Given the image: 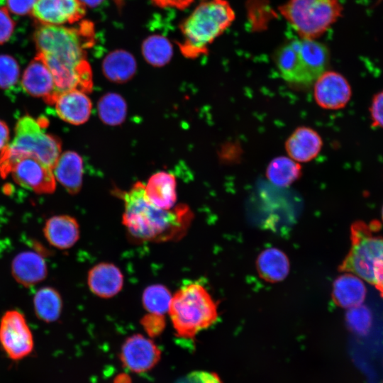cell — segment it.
Wrapping results in <instances>:
<instances>
[{
	"instance_id": "cell-1",
	"label": "cell",
	"mask_w": 383,
	"mask_h": 383,
	"mask_svg": "<svg viewBox=\"0 0 383 383\" xmlns=\"http://www.w3.org/2000/svg\"><path fill=\"white\" fill-rule=\"evenodd\" d=\"M94 24L82 21L75 27L41 25L35 32L37 55L50 69L57 93L92 89V72L87 51L95 43Z\"/></svg>"
},
{
	"instance_id": "cell-2",
	"label": "cell",
	"mask_w": 383,
	"mask_h": 383,
	"mask_svg": "<svg viewBox=\"0 0 383 383\" xmlns=\"http://www.w3.org/2000/svg\"><path fill=\"white\" fill-rule=\"evenodd\" d=\"M117 194L124 204L122 223L131 238L142 242L175 241L187 232L193 218L187 206L160 209L148 199L145 185L139 182L130 190Z\"/></svg>"
},
{
	"instance_id": "cell-3",
	"label": "cell",
	"mask_w": 383,
	"mask_h": 383,
	"mask_svg": "<svg viewBox=\"0 0 383 383\" xmlns=\"http://www.w3.org/2000/svg\"><path fill=\"white\" fill-rule=\"evenodd\" d=\"M235 11L227 0H204L180 26L178 46L189 58L204 55L208 47L233 23Z\"/></svg>"
},
{
	"instance_id": "cell-4",
	"label": "cell",
	"mask_w": 383,
	"mask_h": 383,
	"mask_svg": "<svg viewBox=\"0 0 383 383\" xmlns=\"http://www.w3.org/2000/svg\"><path fill=\"white\" fill-rule=\"evenodd\" d=\"M330 60L329 50L316 40L297 38L280 45L273 60L281 77L287 82L308 85L323 73Z\"/></svg>"
},
{
	"instance_id": "cell-5",
	"label": "cell",
	"mask_w": 383,
	"mask_h": 383,
	"mask_svg": "<svg viewBox=\"0 0 383 383\" xmlns=\"http://www.w3.org/2000/svg\"><path fill=\"white\" fill-rule=\"evenodd\" d=\"M168 313L176 335L192 339L218 319V305L201 284L192 282L180 288L172 296Z\"/></svg>"
},
{
	"instance_id": "cell-6",
	"label": "cell",
	"mask_w": 383,
	"mask_h": 383,
	"mask_svg": "<svg viewBox=\"0 0 383 383\" xmlns=\"http://www.w3.org/2000/svg\"><path fill=\"white\" fill-rule=\"evenodd\" d=\"M60 154V141L47 133L39 120L23 116L16 124L13 140L1 152L0 173L5 176L9 166L25 156L35 157L52 169Z\"/></svg>"
},
{
	"instance_id": "cell-7",
	"label": "cell",
	"mask_w": 383,
	"mask_h": 383,
	"mask_svg": "<svg viewBox=\"0 0 383 383\" xmlns=\"http://www.w3.org/2000/svg\"><path fill=\"white\" fill-rule=\"evenodd\" d=\"M374 227L360 221L352 225L351 247L339 270L372 284L383 296V237L373 234Z\"/></svg>"
},
{
	"instance_id": "cell-8",
	"label": "cell",
	"mask_w": 383,
	"mask_h": 383,
	"mask_svg": "<svg viewBox=\"0 0 383 383\" xmlns=\"http://www.w3.org/2000/svg\"><path fill=\"white\" fill-rule=\"evenodd\" d=\"M340 0H287L278 6L281 16L299 38L316 40L343 13Z\"/></svg>"
},
{
	"instance_id": "cell-9",
	"label": "cell",
	"mask_w": 383,
	"mask_h": 383,
	"mask_svg": "<svg viewBox=\"0 0 383 383\" xmlns=\"http://www.w3.org/2000/svg\"><path fill=\"white\" fill-rule=\"evenodd\" d=\"M0 345L7 356L15 361L23 359L33 352V333L21 311L9 310L1 316Z\"/></svg>"
},
{
	"instance_id": "cell-10",
	"label": "cell",
	"mask_w": 383,
	"mask_h": 383,
	"mask_svg": "<svg viewBox=\"0 0 383 383\" xmlns=\"http://www.w3.org/2000/svg\"><path fill=\"white\" fill-rule=\"evenodd\" d=\"M9 174L20 186L38 194L52 193L56 187L52 169L33 157L15 160L9 166L5 176Z\"/></svg>"
},
{
	"instance_id": "cell-11",
	"label": "cell",
	"mask_w": 383,
	"mask_h": 383,
	"mask_svg": "<svg viewBox=\"0 0 383 383\" xmlns=\"http://www.w3.org/2000/svg\"><path fill=\"white\" fill-rule=\"evenodd\" d=\"M160 357L161 351L157 345L141 334L129 336L121 348L122 364L133 372L140 373L151 370Z\"/></svg>"
},
{
	"instance_id": "cell-12",
	"label": "cell",
	"mask_w": 383,
	"mask_h": 383,
	"mask_svg": "<svg viewBox=\"0 0 383 383\" xmlns=\"http://www.w3.org/2000/svg\"><path fill=\"white\" fill-rule=\"evenodd\" d=\"M313 96L317 104L325 109L343 108L351 97V87L341 74L326 70L314 82Z\"/></svg>"
},
{
	"instance_id": "cell-13",
	"label": "cell",
	"mask_w": 383,
	"mask_h": 383,
	"mask_svg": "<svg viewBox=\"0 0 383 383\" xmlns=\"http://www.w3.org/2000/svg\"><path fill=\"white\" fill-rule=\"evenodd\" d=\"M31 13L43 25L62 26L80 21L85 6L79 0H37Z\"/></svg>"
},
{
	"instance_id": "cell-14",
	"label": "cell",
	"mask_w": 383,
	"mask_h": 383,
	"mask_svg": "<svg viewBox=\"0 0 383 383\" xmlns=\"http://www.w3.org/2000/svg\"><path fill=\"white\" fill-rule=\"evenodd\" d=\"M51 104L55 105L57 116L72 125L85 123L91 114V100L86 93L78 89L57 93Z\"/></svg>"
},
{
	"instance_id": "cell-15",
	"label": "cell",
	"mask_w": 383,
	"mask_h": 383,
	"mask_svg": "<svg viewBox=\"0 0 383 383\" xmlns=\"http://www.w3.org/2000/svg\"><path fill=\"white\" fill-rule=\"evenodd\" d=\"M21 84L28 94L51 101L57 93L52 74L46 64L38 56L28 64L21 79Z\"/></svg>"
},
{
	"instance_id": "cell-16",
	"label": "cell",
	"mask_w": 383,
	"mask_h": 383,
	"mask_svg": "<svg viewBox=\"0 0 383 383\" xmlns=\"http://www.w3.org/2000/svg\"><path fill=\"white\" fill-rule=\"evenodd\" d=\"M124 277L121 270L111 262H99L87 274L89 289L94 295L109 299L117 295L122 289Z\"/></svg>"
},
{
	"instance_id": "cell-17",
	"label": "cell",
	"mask_w": 383,
	"mask_h": 383,
	"mask_svg": "<svg viewBox=\"0 0 383 383\" xmlns=\"http://www.w3.org/2000/svg\"><path fill=\"white\" fill-rule=\"evenodd\" d=\"M11 274L18 284L30 287L46 278L48 267L44 258L39 253L23 251L13 259Z\"/></svg>"
},
{
	"instance_id": "cell-18",
	"label": "cell",
	"mask_w": 383,
	"mask_h": 383,
	"mask_svg": "<svg viewBox=\"0 0 383 383\" xmlns=\"http://www.w3.org/2000/svg\"><path fill=\"white\" fill-rule=\"evenodd\" d=\"M323 145L320 135L306 126L296 128L285 142V150L290 158L297 162H307L319 154Z\"/></svg>"
},
{
	"instance_id": "cell-19",
	"label": "cell",
	"mask_w": 383,
	"mask_h": 383,
	"mask_svg": "<svg viewBox=\"0 0 383 383\" xmlns=\"http://www.w3.org/2000/svg\"><path fill=\"white\" fill-rule=\"evenodd\" d=\"M43 234L52 246L60 250H67L74 246L79 239V225L72 216H53L46 221Z\"/></svg>"
},
{
	"instance_id": "cell-20",
	"label": "cell",
	"mask_w": 383,
	"mask_h": 383,
	"mask_svg": "<svg viewBox=\"0 0 383 383\" xmlns=\"http://www.w3.org/2000/svg\"><path fill=\"white\" fill-rule=\"evenodd\" d=\"M56 181L68 192L77 194L82 184L83 162L81 157L75 152L67 151L60 154L52 167Z\"/></svg>"
},
{
	"instance_id": "cell-21",
	"label": "cell",
	"mask_w": 383,
	"mask_h": 383,
	"mask_svg": "<svg viewBox=\"0 0 383 383\" xmlns=\"http://www.w3.org/2000/svg\"><path fill=\"white\" fill-rule=\"evenodd\" d=\"M366 296V287L362 279L347 272L335 279L333 284L334 303L345 309L361 305Z\"/></svg>"
},
{
	"instance_id": "cell-22",
	"label": "cell",
	"mask_w": 383,
	"mask_h": 383,
	"mask_svg": "<svg viewBox=\"0 0 383 383\" xmlns=\"http://www.w3.org/2000/svg\"><path fill=\"white\" fill-rule=\"evenodd\" d=\"M145 193L157 207L165 210L174 208L177 201L175 177L165 172L154 174L145 186Z\"/></svg>"
},
{
	"instance_id": "cell-23",
	"label": "cell",
	"mask_w": 383,
	"mask_h": 383,
	"mask_svg": "<svg viewBox=\"0 0 383 383\" xmlns=\"http://www.w3.org/2000/svg\"><path fill=\"white\" fill-rule=\"evenodd\" d=\"M259 276L270 283L284 280L289 272V261L287 255L276 248L262 251L256 260Z\"/></svg>"
},
{
	"instance_id": "cell-24",
	"label": "cell",
	"mask_w": 383,
	"mask_h": 383,
	"mask_svg": "<svg viewBox=\"0 0 383 383\" xmlns=\"http://www.w3.org/2000/svg\"><path fill=\"white\" fill-rule=\"evenodd\" d=\"M102 70L106 77L114 82L122 83L131 79L136 71L134 57L126 50H115L104 60Z\"/></svg>"
},
{
	"instance_id": "cell-25",
	"label": "cell",
	"mask_w": 383,
	"mask_h": 383,
	"mask_svg": "<svg viewBox=\"0 0 383 383\" xmlns=\"http://www.w3.org/2000/svg\"><path fill=\"white\" fill-rule=\"evenodd\" d=\"M33 308L38 319L46 323L55 322L62 311L61 295L53 287H42L34 295Z\"/></svg>"
},
{
	"instance_id": "cell-26",
	"label": "cell",
	"mask_w": 383,
	"mask_h": 383,
	"mask_svg": "<svg viewBox=\"0 0 383 383\" xmlns=\"http://www.w3.org/2000/svg\"><path fill=\"white\" fill-rule=\"evenodd\" d=\"M301 174V166L290 157L279 156L268 164L266 176L273 184L286 187L296 181Z\"/></svg>"
},
{
	"instance_id": "cell-27",
	"label": "cell",
	"mask_w": 383,
	"mask_h": 383,
	"mask_svg": "<svg viewBox=\"0 0 383 383\" xmlns=\"http://www.w3.org/2000/svg\"><path fill=\"white\" fill-rule=\"evenodd\" d=\"M142 53L148 63L155 67H162L171 60L173 49L166 38L160 35H152L143 41Z\"/></svg>"
},
{
	"instance_id": "cell-28",
	"label": "cell",
	"mask_w": 383,
	"mask_h": 383,
	"mask_svg": "<svg viewBox=\"0 0 383 383\" xmlns=\"http://www.w3.org/2000/svg\"><path fill=\"white\" fill-rule=\"evenodd\" d=\"M98 112L104 123L110 126L119 125L123 123L126 116V103L119 94L109 93L99 101Z\"/></svg>"
},
{
	"instance_id": "cell-29",
	"label": "cell",
	"mask_w": 383,
	"mask_h": 383,
	"mask_svg": "<svg viewBox=\"0 0 383 383\" xmlns=\"http://www.w3.org/2000/svg\"><path fill=\"white\" fill-rule=\"evenodd\" d=\"M172 296L170 292L165 285L151 284L143 292L142 304L148 313L164 315L168 313Z\"/></svg>"
},
{
	"instance_id": "cell-30",
	"label": "cell",
	"mask_w": 383,
	"mask_h": 383,
	"mask_svg": "<svg viewBox=\"0 0 383 383\" xmlns=\"http://www.w3.org/2000/svg\"><path fill=\"white\" fill-rule=\"evenodd\" d=\"M346 322L353 332L358 335H365L372 324L371 313L366 306L362 304L348 309L346 313Z\"/></svg>"
},
{
	"instance_id": "cell-31",
	"label": "cell",
	"mask_w": 383,
	"mask_h": 383,
	"mask_svg": "<svg viewBox=\"0 0 383 383\" xmlns=\"http://www.w3.org/2000/svg\"><path fill=\"white\" fill-rule=\"evenodd\" d=\"M20 74L17 61L8 55H0V88L9 89L16 84Z\"/></svg>"
},
{
	"instance_id": "cell-32",
	"label": "cell",
	"mask_w": 383,
	"mask_h": 383,
	"mask_svg": "<svg viewBox=\"0 0 383 383\" xmlns=\"http://www.w3.org/2000/svg\"><path fill=\"white\" fill-rule=\"evenodd\" d=\"M141 325L150 336L154 337L164 330L165 318L164 315L148 313L142 318Z\"/></svg>"
},
{
	"instance_id": "cell-33",
	"label": "cell",
	"mask_w": 383,
	"mask_h": 383,
	"mask_svg": "<svg viewBox=\"0 0 383 383\" xmlns=\"http://www.w3.org/2000/svg\"><path fill=\"white\" fill-rule=\"evenodd\" d=\"M174 383H222L216 373L207 371H194L178 379Z\"/></svg>"
},
{
	"instance_id": "cell-34",
	"label": "cell",
	"mask_w": 383,
	"mask_h": 383,
	"mask_svg": "<svg viewBox=\"0 0 383 383\" xmlns=\"http://www.w3.org/2000/svg\"><path fill=\"white\" fill-rule=\"evenodd\" d=\"M15 28V23L11 18L7 8H0V44L8 41Z\"/></svg>"
},
{
	"instance_id": "cell-35",
	"label": "cell",
	"mask_w": 383,
	"mask_h": 383,
	"mask_svg": "<svg viewBox=\"0 0 383 383\" xmlns=\"http://www.w3.org/2000/svg\"><path fill=\"white\" fill-rule=\"evenodd\" d=\"M370 112L373 125L383 128V90L373 97Z\"/></svg>"
},
{
	"instance_id": "cell-36",
	"label": "cell",
	"mask_w": 383,
	"mask_h": 383,
	"mask_svg": "<svg viewBox=\"0 0 383 383\" xmlns=\"http://www.w3.org/2000/svg\"><path fill=\"white\" fill-rule=\"evenodd\" d=\"M37 0H6L7 9L18 15L31 12Z\"/></svg>"
},
{
	"instance_id": "cell-37",
	"label": "cell",
	"mask_w": 383,
	"mask_h": 383,
	"mask_svg": "<svg viewBox=\"0 0 383 383\" xmlns=\"http://www.w3.org/2000/svg\"><path fill=\"white\" fill-rule=\"evenodd\" d=\"M156 5L161 7H173L183 9L189 6L193 0H152Z\"/></svg>"
},
{
	"instance_id": "cell-38",
	"label": "cell",
	"mask_w": 383,
	"mask_h": 383,
	"mask_svg": "<svg viewBox=\"0 0 383 383\" xmlns=\"http://www.w3.org/2000/svg\"><path fill=\"white\" fill-rule=\"evenodd\" d=\"M9 129L3 121L0 120V152H1L9 144Z\"/></svg>"
},
{
	"instance_id": "cell-39",
	"label": "cell",
	"mask_w": 383,
	"mask_h": 383,
	"mask_svg": "<svg viewBox=\"0 0 383 383\" xmlns=\"http://www.w3.org/2000/svg\"><path fill=\"white\" fill-rule=\"evenodd\" d=\"M84 6L94 7L99 5L104 0H79Z\"/></svg>"
},
{
	"instance_id": "cell-40",
	"label": "cell",
	"mask_w": 383,
	"mask_h": 383,
	"mask_svg": "<svg viewBox=\"0 0 383 383\" xmlns=\"http://www.w3.org/2000/svg\"><path fill=\"white\" fill-rule=\"evenodd\" d=\"M382 220H383V207H382Z\"/></svg>"
}]
</instances>
